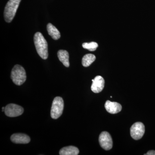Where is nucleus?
<instances>
[{
	"label": "nucleus",
	"instance_id": "f257e3e1",
	"mask_svg": "<svg viewBox=\"0 0 155 155\" xmlns=\"http://www.w3.org/2000/svg\"><path fill=\"white\" fill-rule=\"evenodd\" d=\"M34 41L38 54L40 57L46 60L48 56L47 42L41 32H37L35 34Z\"/></svg>",
	"mask_w": 155,
	"mask_h": 155
},
{
	"label": "nucleus",
	"instance_id": "f03ea898",
	"mask_svg": "<svg viewBox=\"0 0 155 155\" xmlns=\"http://www.w3.org/2000/svg\"><path fill=\"white\" fill-rule=\"evenodd\" d=\"M21 0H9L5 8L4 17L6 22H11L14 19Z\"/></svg>",
	"mask_w": 155,
	"mask_h": 155
},
{
	"label": "nucleus",
	"instance_id": "7ed1b4c3",
	"mask_svg": "<svg viewBox=\"0 0 155 155\" xmlns=\"http://www.w3.org/2000/svg\"><path fill=\"white\" fill-rule=\"evenodd\" d=\"M11 78L16 85H22L26 79L25 69L20 65H15L11 71Z\"/></svg>",
	"mask_w": 155,
	"mask_h": 155
},
{
	"label": "nucleus",
	"instance_id": "20e7f679",
	"mask_svg": "<svg viewBox=\"0 0 155 155\" xmlns=\"http://www.w3.org/2000/svg\"><path fill=\"white\" fill-rule=\"evenodd\" d=\"M64 109V101L61 97H56L53 101L51 109V117L53 119H58L62 115Z\"/></svg>",
	"mask_w": 155,
	"mask_h": 155
},
{
	"label": "nucleus",
	"instance_id": "39448f33",
	"mask_svg": "<svg viewBox=\"0 0 155 155\" xmlns=\"http://www.w3.org/2000/svg\"><path fill=\"white\" fill-rule=\"evenodd\" d=\"M144 132L145 126L142 122H136L130 127V135L135 140L141 139L144 134Z\"/></svg>",
	"mask_w": 155,
	"mask_h": 155
},
{
	"label": "nucleus",
	"instance_id": "423d86ee",
	"mask_svg": "<svg viewBox=\"0 0 155 155\" xmlns=\"http://www.w3.org/2000/svg\"><path fill=\"white\" fill-rule=\"evenodd\" d=\"M100 144L102 148L109 150L113 147V140L110 134L107 131L102 132L99 138Z\"/></svg>",
	"mask_w": 155,
	"mask_h": 155
},
{
	"label": "nucleus",
	"instance_id": "0eeeda50",
	"mask_svg": "<svg viewBox=\"0 0 155 155\" xmlns=\"http://www.w3.org/2000/svg\"><path fill=\"white\" fill-rule=\"evenodd\" d=\"M24 112L23 108L21 106L11 104L5 107V113L6 116L10 117H15L22 115Z\"/></svg>",
	"mask_w": 155,
	"mask_h": 155
},
{
	"label": "nucleus",
	"instance_id": "6e6552de",
	"mask_svg": "<svg viewBox=\"0 0 155 155\" xmlns=\"http://www.w3.org/2000/svg\"><path fill=\"white\" fill-rule=\"evenodd\" d=\"M92 84L91 86L92 91L95 93H98L103 90L104 87L105 81L102 76H97L92 80Z\"/></svg>",
	"mask_w": 155,
	"mask_h": 155
},
{
	"label": "nucleus",
	"instance_id": "1a4fd4ad",
	"mask_svg": "<svg viewBox=\"0 0 155 155\" xmlns=\"http://www.w3.org/2000/svg\"><path fill=\"white\" fill-rule=\"evenodd\" d=\"M11 139L14 143L19 144H26L30 141L29 137L24 134H14L11 135Z\"/></svg>",
	"mask_w": 155,
	"mask_h": 155
},
{
	"label": "nucleus",
	"instance_id": "9d476101",
	"mask_svg": "<svg viewBox=\"0 0 155 155\" xmlns=\"http://www.w3.org/2000/svg\"><path fill=\"white\" fill-rule=\"evenodd\" d=\"M105 107L108 113L111 114H116L119 113L122 109V106L119 103L107 101L105 104Z\"/></svg>",
	"mask_w": 155,
	"mask_h": 155
},
{
	"label": "nucleus",
	"instance_id": "9b49d317",
	"mask_svg": "<svg viewBox=\"0 0 155 155\" xmlns=\"http://www.w3.org/2000/svg\"><path fill=\"white\" fill-rule=\"evenodd\" d=\"M78 149L74 146L64 147L59 152L60 155H77L79 154Z\"/></svg>",
	"mask_w": 155,
	"mask_h": 155
},
{
	"label": "nucleus",
	"instance_id": "f8f14e48",
	"mask_svg": "<svg viewBox=\"0 0 155 155\" xmlns=\"http://www.w3.org/2000/svg\"><path fill=\"white\" fill-rule=\"evenodd\" d=\"M58 58L65 67H69V53L66 50H61L58 51Z\"/></svg>",
	"mask_w": 155,
	"mask_h": 155
},
{
	"label": "nucleus",
	"instance_id": "ddd939ff",
	"mask_svg": "<svg viewBox=\"0 0 155 155\" xmlns=\"http://www.w3.org/2000/svg\"><path fill=\"white\" fill-rule=\"evenodd\" d=\"M48 34L55 40L59 39L61 38V33L59 30L51 23H48L47 26Z\"/></svg>",
	"mask_w": 155,
	"mask_h": 155
},
{
	"label": "nucleus",
	"instance_id": "4468645a",
	"mask_svg": "<svg viewBox=\"0 0 155 155\" xmlns=\"http://www.w3.org/2000/svg\"><path fill=\"white\" fill-rule=\"evenodd\" d=\"M96 60L95 56L92 54H87L82 58V64L84 67H88Z\"/></svg>",
	"mask_w": 155,
	"mask_h": 155
},
{
	"label": "nucleus",
	"instance_id": "2eb2a0df",
	"mask_svg": "<svg viewBox=\"0 0 155 155\" xmlns=\"http://www.w3.org/2000/svg\"><path fill=\"white\" fill-rule=\"evenodd\" d=\"M84 48L86 49L91 51H94L97 49L98 47V45L96 42H91L90 43H84L82 44Z\"/></svg>",
	"mask_w": 155,
	"mask_h": 155
},
{
	"label": "nucleus",
	"instance_id": "dca6fc26",
	"mask_svg": "<svg viewBox=\"0 0 155 155\" xmlns=\"http://www.w3.org/2000/svg\"><path fill=\"white\" fill-rule=\"evenodd\" d=\"M145 155H155V151L150 150Z\"/></svg>",
	"mask_w": 155,
	"mask_h": 155
},
{
	"label": "nucleus",
	"instance_id": "f3484780",
	"mask_svg": "<svg viewBox=\"0 0 155 155\" xmlns=\"http://www.w3.org/2000/svg\"><path fill=\"white\" fill-rule=\"evenodd\" d=\"M2 111L3 112H5V108L4 107H2Z\"/></svg>",
	"mask_w": 155,
	"mask_h": 155
}]
</instances>
